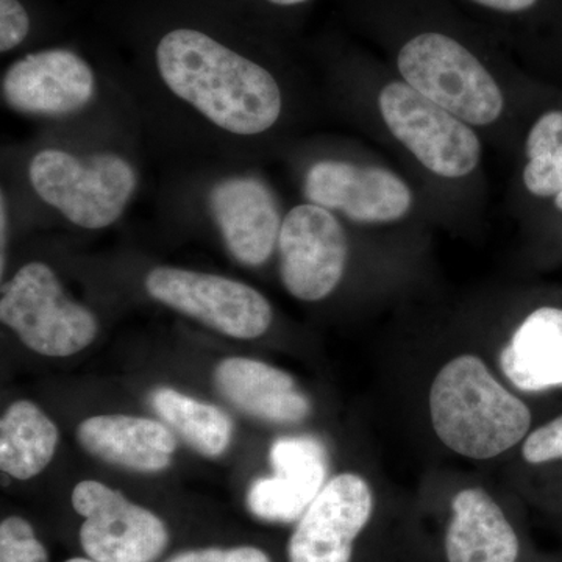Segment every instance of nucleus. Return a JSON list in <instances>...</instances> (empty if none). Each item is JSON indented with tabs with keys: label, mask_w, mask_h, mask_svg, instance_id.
<instances>
[{
	"label": "nucleus",
	"mask_w": 562,
	"mask_h": 562,
	"mask_svg": "<svg viewBox=\"0 0 562 562\" xmlns=\"http://www.w3.org/2000/svg\"><path fill=\"white\" fill-rule=\"evenodd\" d=\"M155 58L168 90L221 131L257 136L279 121L283 95L272 74L206 33H166Z\"/></svg>",
	"instance_id": "nucleus-1"
},
{
	"label": "nucleus",
	"mask_w": 562,
	"mask_h": 562,
	"mask_svg": "<svg viewBox=\"0 0 562 562\" xmlns=\"http://www.w3.org/2000/svg\"><path fill=\"white\" fill-rule=\"evenodd\" d=\"M432 428L443 446L471 460H492L517 446L531 412L475 355L447 362L430 390Z\"/></svg>",
	"instance_id": "nucleus-2"
},
{
	"label": "nucleus",
	"mask_w": 562,
	"mask_h": 562,
	"mask_svg": "<svg viewBox=\"0 0 562 562\" xmlns=\"http://www.w3.org/2000/svg\"><path fill=\"white\" fill-rule=\"evenodd\" d=\"M29 180L41 201L87 231L120 220L138 184L135 169L121 155L77 157L60 149L38 151L29 165Z\"/></svg>",
	"instance_id": "nucleus-3"
},
{
	"label": "nucleus",
	"mask_w": 562,
	"mask_h": 562,
	"mask_svg": "<svg viewBox=\"0 0 562 562\" xmlns=\"http://www.w3.org/2000/svg\"><path fill=\"white\" fill-rule=\"evenodd\" d=\"M0 321L25 347L50 358L79 353L99 331L94 313L70 301L57 273L40 261L22 266L3 283Z\"/></svg>",
	"instance_id": "nucleus-4"
},
{
	"label": "nucleus",
	"mask_w": 562,
	"mask_h": 562,
	"mask_svg": "<svg viewBox=\"0 0 562 562\" xmlns=\"http://www.w3.org/2000/svg\"><path fill=\"white\" fill-rule=\"evenodd\" d=\"M403 80L465 124L490 125L501 117L505 99L482 61L457 40L420 33L398 54Z\"/></svg>",
	"instance_id": "nucleus-5"
},
{
	"label": "nucleus",
	"mask_w": 562,
	"mask_h": 562,
	"mask_svg": "<svg viewBox=\"0 0 562 562\" xmlns=\"http://www.w3.org/2000/svg\"><path fill=\"white\" fill-rule=\"evenodd\" d=\"M146 290L154 301L231 338H260L271 328V303L243 281L160 266L147 273Z\"/></svg>",
	"instance_id": "nucleus-6"
},
{
	"label": "nucleus",
	"mask_w": 562,
	"mask_h": 562,
	"mask_svg": "<svg viewBox=\"0 0 562 562\" xmlns=\"http://www.w3.org/2000/svg\"><path fill=\"white\" fill-rule=\"evenodd\" d=\"M379 105L392 135L428 171L443 179H461L475 171L482 144L460 117L436 105L406 81H392L384 87Z\"/></svg>",
	"instance_id": "nucleus-7"
},
{
	"label": "nucleus",
	"mask_w": 562,
	"mask_h": 562,
	"mask_svg": "<svg viewBox=\"0 0 562 562\" xmlns=\"http://www.w3.org/2000/svg\"><path fill=\"white\" fill-rule=\"evenodd\" d=\"M83 517L79 538L87 558L98 562H155L169 546V531L157 514L95 480L70 495Z\"/></svg>",
	"instance_id": "nucleus-8"
},
{
	"label": "nucleus",
	"mask_w": 562,
	"mask_h": 562,
	"mask_svg": "<svg viewBox=\"0 0 562 562\" xmlns=\"http://www.w3.org/2000/svg\"><path fill=\"white\" fill-rule=\"evenodd\" d=\"M280 277L292 297L319 302L342 280L349 246L342 225L314 203L284 216L279 236Z\"/></svg>",
	"instance_id": "nucleus-9"
},
{
	"label": "nucleus",
	"mask_w": 562,
	"mask_h": 562,
	"mask_svg": "<svg viewBox=\"0 0 562 562\" xmlns=\"http://www.w3.org/2000/svg\"><path fill=\"white\" fill-rule=\"evenodd\" d=\"M372 512L369 483L358 473H339L299 519L288 547L290 562H350Z\"/></svg>",
	"instance_id": "nucleus-10"
},
{
	"label": "nucleus",
	"mask_w": 562,
	"mask_h": 562,
	"mask_svg": "<svg viewBox=\"0 0 562 562\" xmlns=\"http://www.w3.org/2000/svg\"><path fill=\"white\" fill-rule=\"evenodd\" d=\"M303 192L310 203L339 211L360 224L402 220L412 209L408 184L379 166L319 161L308 169Z\"/></svg>",
	"instance_id": "nucleus-11"
},
{
	"label": "nucleus",
	"mask_w": 562,
	"mask_h": 562,
	"mask_svg": "<svg viewBox=\"0 0 562 562\" xmlns=\"http://www.w3.org/2000/svg\"><path fill=\"white\" fill-rule=\"evenodd\" d=\"M98 90L94 70L80 55L49 49L25 55L2 77V98L11 109L60 117L83 110Z\"/></svg>",
	"instance_id": "nucleus-12"
},
{
	"label": "nucleus",
	"mask_w": 562,
	"mask_h": 562,
	"mask_svg": "<svg viewBox=\"0 0 562 562\" xmlns=\"http://www.w3.org/2000/svg\"><path fill=\"white\" fill-rule=\"evenodd\" d=\"M269 460L273 473L251 483L247 508L265 522H299L327 484V450L312 436L280 438Z\"/></svg>",
	"instance_id": "nucleus-13"
},
{
	"label": "nucleus",
	"mask_w": 562,
	"mask_h": 562,
	"mask_svg": "<svg viewBox=\"0 0 562 562\" xmlns=\"http://www.w3.org/2000/svg\"><path fill=\"white\" fill-rule=\"evenodd\" d=\"M209 203L236 261L257 268L271 258L283 222L276 195L265 181L250 176L228 177L211 190Z\"/></svg>",
	"instance_id": "nucleus-14"
},
{
	"label": "nucleus",
	"mask_w": 562,
	"mask_h": 562,
	"mask_svg": "<svg viewBox=\"0 0 562 562\" xmlns=\"http://www.w3.org/2000/svg\"><path fill=\"white\" fill-rule=\"evenodd\" d=\"M77 439L92 457L143 473L168 469L177 450L176 436L168 427L127 414L88 417L77 428Z\"/></svg>",
	"instance_id": "nucleus-15"
},
{
	"label": "nucleus",
	"mask_w": 562,
	"mask_h": 562,
	"mask_svg": "<svg viewBox=\"0 0 562 562\" xmlns=\"http://www.w3.org/2000/svg\"><path fill=\"white\" fill-rule=\"evenodd\" d=\"M214 383L222 397L257 419L297 424L312 413V403L290 373L268 362L225 358L214 371Z\"/></svg>",
	"instance_id": "nucleus-16"
},
{
	"label": "nucleus",
	"mask_w": 562,
	"mask_h": 562,
	"mask_svg": "<svg viewBox=\"0 0 562 562\" xmlns=\"http://www.w3.org/2000/svg\"><path fill=\"white\" fill-rule=\"evenodd\" d=\"M453 517L446 536L449 562H516L519 539L501 506L483 490L454 495Z\"/></svg>",
	"instance_id": "nucleus-17"
},
{
	"label": "nucleus",
	"mask_w": 562,
	"mask_h": 562,
	"mask_svg": "<svg viewBox=\"0 0 562 562\" xmlns=\"http://www.w3.org/2000/svg\"><path fill=\"white\" fill-rule=\"evenodd\" d=\"M506 379L525 392L562 386V310L542 306L528 314L501 353Z\"/></svg>",
	"instance_id": "nucleus-18"
},
{
	"label": "nucleus",
	"mask_w": 562,
	"mask_h": 562,
	"mask_svg": "<svg viewBox=\"0 0 562 562\" xmlns=\"http://www.w3.org/2000/svg\"><path fill=\"white\" fill-rule=\"evenodd\" d=\"M57 425L35 403L18 401L0 420V468L11 479L40 475L57 452Z\"/></svg>",
	"instance_id": "nucleus-19"
},
{
	"label": "nucleus",
	"mask_w": 562,
	"mask_h": 562,
	"mask_svg": "<svg viewBox=\"0 0 562 562\" xmlns=\"http://www.w3.org/2000/svg\"><path fill=\"white\" fill-rule=\"evenodd\" d=\"M150 403L158 416L203 457H220L231 446L233 422L217 406L199 402L172 387L151 392Z\"/></svg>",
	"instance_id": "nucleus-20"
},
{
	"label": "nucleus",
	"mask_w": 562,
	"mask_h": 562,
	"mask_svg": "<svg viewBox=\"0 0 562 562\" xmlns=\"http://www.w3.org/2000/svg\"><path fill=\"white\" fill-rule=\"evenodd\" d=\"M525 149V187L538 198H557L562 191V111H549L536 121Z\"/></svg>",
	"instance_id": "nucleus-21"
},
{
	"label": "nucleus",
	"mask_w": 562,
	"mask_h": 562,
	"mask_svg": "<svg viewBox=\"0 0 562 562\" xmlns=\"http://www.w3.org/2000/svg\"><path fill=\"white\" fill-rule=\"evenodd\" d=\"M0 562H49L46 547L24 517L9 516L0 524Z\"/></svg>",
	"instance_id": "nucleus-22"
},
{
	"label": "nucleus",
	"mask_w": 562,
	"mask_h": 562,
	"mask_svg": "<svg viewBox=\"0 0 562 562\" xmlns=\"http://www.w3.org/2000/svg\"><path fill=\"white\" fill-rule=\"evenodd\" d=\"M522 454L530 464L562 460V416L532 431L524 443Z\"/></svg>",
	"instance_id": "nucleus-23"
},
{
	"label": "nucleus",
	"mask_w": 562,
	"mask_h": 562,
	"mask_svg": "<svg viewBox=\"0 0 562 562\" xmlns=\"http://www.w3.org/2000/svg\"><path fill=\"white\" fill-rule=\"evenodd\" d=\"M31 18L20 0H0V50H13L27 38Z\"/></svg>",
	"instance_id": "nucleus-24"
},
{
	"label": "nucleus",
	"mask_w": 562,
	"mask_h": 562,
	"mask_svg": "<svg viewBox=\"0 0 562 562\" xmlns=\"http://www.w3.org/2000/svg\"><path fill=\"white\" fill-rule=\"evenodd\" d=\"M168 562H272L261 549L251 546L206 547L177 553Z\"/></svg>",
	"instance_id": "nucleus-25"
},
{
	"label": "nucleus",
	"mask_w": 562,
	"mask_h": 562,
	"mask_svg": "<svg viewBox=\"0 0 562 562\" xmlns=\"http://www.w3.org/2000/svg\"><path fill=\"white\" fill-rule=\"evenodd\" d=\"M484 9L502 11V13H520L530 10L538 0H472Z\"/></svg>",
	"instance_id": "nucleus-26"
},
{
	"label": "nucleus",
	"mask_w": 562,
	"mask_h": 562,
	"mask_svg": "<svg viewBox=\"0 0 562 562\" xmlns=\"http://www.w3.org/2000/svg\"><path fill=\"white\" fill-rule=\"evenodd\" d=\"M7 239H9V205H7L5 194L2 192V201H0V249H2V258H0V268L2 273L5 271V250Z\"/></svg>",
	"instance_id": "nucleus-27"
},
{
	"label": "nucleus",
	"mask_w": 562,
	"mask_h": 562,
	"mask_svg": "<svg viewBox=\"0 0 562 562\" xmlns=\"http://www.w3.org/2000/svg\"><path fill=\"white\" fill-rule=\"evenodd\" d=\"M269 2L273 3V5L294 7L301 5V3L308 2V0H269Z\"/></svg>",
	"instance_id": "nucleus-28"
},
{
	"label": "nucleus",
	"mask_w": 562,
	"mask_h": 562,
	"mask_svg": "<svg viewBox=\"0 0 562 562\" xmlns=\"http://www.w3.org/2000/svg\"><path fill=\"white\" fill-rule=\"evenodd\" d=\"M554 206H557L558 210L562 211V191L560 194L554 198Z\"/></svg>",
	"instance_id": "nucleus-29"
},
{
	"label": "nucleus",
	"mask_w": 562,
	"mask_h": 562,
	"mask_svg": "<svg viewBox=\"0 0 562 562\" xmlns=\"http://www.w3.org/2000/svg\"><path fill=\"white\" fill-rule=\"evenodd\" d=\"M65 562H98V561H92V560H90V558H70V560L65 561Z\"/></svg>",
	"instance_id": "nucleus-30"
}]
</instances>
